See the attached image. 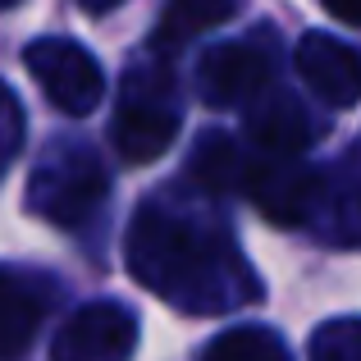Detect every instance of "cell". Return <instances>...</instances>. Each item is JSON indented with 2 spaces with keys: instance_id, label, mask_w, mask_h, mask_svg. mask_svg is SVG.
<instances>
[{
  "instance_id": "obj_1",
  "label": "cell",
  "mask_w": 361,
  "mask_h": 361,
  "mask_svg": "<svg viewBox=\"0 0 361 361\" xmlns=\"http://www.w3.org/2000/svg\"><path fill=\"white\" fill-rule=\"evenodd\" d=\"M123 261L142 288L188 316H224L261 298V274L247 265L233 229L211 206L178 192L137 206Z\"/></svg>"
},
{
  "instance_id": "obj_2",
  "label": "cell",
  "mask_w": 361,
  "mask_h": 361,
  "mask_svg": "<svg viewBox=\"0 0 361 361\" xmlns=\"http://www.w3.org/2000/svg\"><path fill=\"white\" fill-rule=\"evenodd\" d=\"M110 174L87 142H51L27 178V211L55 229H82L101 215Z\"/></svg>"
},
{
  "instance_id": "obj_3",
  "label": "cell",
  "mask_w": 361,
  "mask_h": 361,
  "mask_svg": "<svg viewBox=\"0 0 361 361\" xmlns=\"http://www.w3.org/2000/svg\"><path fill=\"white\" fill-rule=\"evenodd\" d=\"M110 137L128 165H147L169 151V142L178 137V87L165 64H133L123 73Z\"/></svg>"
},
{
  "instance_id": "obj_4",
  "label": "cell",
  "mask_w": 361,
  "mask_h": 361,
  "mask_svg": "<svg viewBox=\"0 0 361 361\" xmlns=\"http://www.w3.org/2000/svg\"><path fill=\"white\" fill-rule=\"evenodd\" d=\"M274 69H279V46H274V27L247 32L238 42H220L202 55L197 64V97L215 110L233 106H256L270 97Z\"/></svg>"
},
{
  "instance_id": "obj_5",
  "label": "cell",
  "mask_w": 361,
  "mask_h": 361,
  "mask_svg": "<svg viewBox=\"0 0 361 361\" xmlns=\"http://www.w3.org/2000/svg\"><path fill=\"white\" fill-rule=\"evenodd\" d=\"M23 64L37 82H42L46 101L64 115L82 119L106 101V73H101L97 55L87 46L69 42V37H42L23 51Z\"/></svg>"
},
{
  "instance_id": "obj_6",
  "label": "cell",
  "mask_w": 361,
  "mask_h": 361,
  "mask_svg": "<svg viewBox=\"0 0 361 361\" xmlns=\"http://www.w3.org/2000/svg\"><path fill=\"white\" fill-rule=\"evenodd\" d=\"M137 353V316L123 302H82L60 325L51 361H133Z\"/></svg>"
},
{
  "instance_id": "obj_7",
  "label": "cell",
  "mask_w": 361,
  "mask_h": 361,
  "mask_svg": "<svg viewBox=\"0 0 361 361\" xmlns=\"http://www.w3.org/2000/svg\"><path fill=\"white\" fill-rule=\"evenodd\" d=\"M302 229L334 247H361V147H348L338 160L316 165V188Z\"/></svg>"
},
{
  "instance_id": "obj_8",
  "label": "cell",
  "mask_w": 361,
  "mask_h": 361,
  "mask_svg": "<svg viewBox=\"0 0 361 361\" xmlns=\"http://www.w3.org/2000/svg\"><path fill=\"white\" fill-rule=\"evenodd\" d=\"M60 302V283L46 270H27V265H5V283H0V353L9 361L23 357L42 320Z\"/></svg>"
},
{
  "instance_id": "obj_9",
  "label": "cell",
  "mask_w": 361,
  "mask_h": 361,
  "mask_svg": "<svg viewBox=\"0 0 361 361\" xmlns=\"http://www.w3.org/2000/svg\"><path fill=\"white\" fill-rule=\"evenodd\" d=\"M293 64H298L302 82L316 92L325 106L348 110L361 101V55L348 42L329 32H307L293 51Z\"/></svg>"
},
{
  "instance_id": "obj_10",
  "label": "cell",
  "mask_w": 361,
  "mask_h": 361,
  "mask_svg": "<svg viewBox=\"0 0 361 361\" xmlns=\"http://www.w3.org/2000/svg\"><path fill=\"white\" fill-rule=\"evenodd\" d=\"M320 123L311 119V110L302 106L298 97H283V92H270L252 106L247 115V147H256L261 156H302V151L316 142Z\"/></svg>"
},
{
  "instance_id": "obj_11",
  "label": "cell",
  "mask_w": 361,
  "mask_h": 361,
  "mask_svg": "<svg viewBox=\"0 0 361 361\" xmlns=\"http://www.w3.org/2000/svg\"><path fill=\"white\" fill-rule=\"evenodd\" d=\"M247 137H233V133H202L192 142V160H188V178H192L202 192L211 197H229L247 188Z\"/></svg>"
},
{
  "instance_id": "obj_12",
  "label": "cell",
  "mask_w": 361,
  "mask_h": 361,
  "mask_svg": "<svg viewBox=\"0 0 361 361\" xmlns=\"http://www.w3.org/2000/svg\"><path fill=\"white\" fill-rule=\"evenodd\" d=\"M238 5L243 0H165L160 23H156V32H151V46H156L160 55L183 51V46L197 42L202 32L229 23V18L238 14Z\"/></svg>"
},
{
  "instance_id": "obj_13",
  "label": "cell",
  "mask_w": 361,
  "mask_h": 361,
  "mask_svg": "<svg viewBox=\"0 0 361 361\" xmlns=\"http://www.w3.org/2000/svg\"><path fill=\"white\" fill-rule=\"evenodd\" d=\"M202 361H293V353L270 325H233L206 343Z\"/></svg>"
},
{
  "instance_id": "obj_14",
  "label": "cell",
  "mask_w": 361,
  "mask_h": 361,
  "mask_svg": "<svg viewBox=\"0 0 361 361\" xmlns=\"http://www.w3.org/2000/svg\"><path fill=\"white\" fill-rule=\"evenodd\" d=\"M307 361H361V316L329 320L311 334Z\"/></svg>"
},
{
  "instance_id": "obj_15",
  "label": "cell",
  "mask_w": 361,
  "mask_h": 361,
  "mask_svg": "<svg viewBox=\"0 0 361 361\" xmlns=\"http://www.w3.org/2000/svg\"><path fill=\"white\" fill-rule=\"evenodd\" d=\"M0 156H5V165L18 156V147H23V106H18V92L5 87V115H0Z\"/></svg>"
},
{
  "instance_id": "obj_16",
  "label": "cell",
  "mask_w": 361,
  "mask_h": 361,
  "mask_svg": "<svg viewBox=\"0 0 361 361\" xmlns=\"http://www.w3.org/2000/svg\"><path fill=\"white\" fill-rule=\"evenodd\" d=\"M320 5H325L329 14L338 18V23H353V27H361V0H320Z\"/></svg>"
},
{
  "instance_id": "obj_17",
  "label": "cell",
  "mask_w": 361,
  "mask_h": 361,
  "mask_svg": "<svg viewBox=\"0 0 361 361\" xmlns=\"http://www.w3.org/2000/svg\"><path fill=\"white\" fill-rule=\"evenodd\" d=\"M82 9H92V14H106V9H115V5H123V0H78Z\"/></svg>"
},
{
  "instance_id": "obj_18",
  "label": "cell",
  "mask_w": 361,
  "mask_h": 361,
  "mask_svg": "<svg viewBox=\"0 0 361 361\" xmlns=\"http://www.w3.org/2000/svg\"><path fill=\"white\" fill-rule=\"evenodd\" d=\"M0 5H18V0H0Z\"/></svg>"
}]
</instances>
